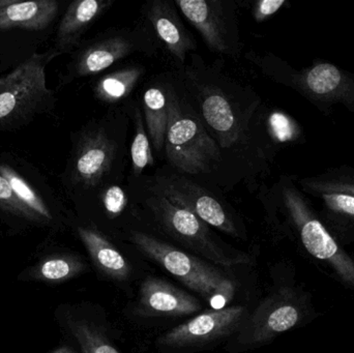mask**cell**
<instances>
[{
    "label": "cell",
    "instance_id": "1",
    "mask_svg": "<svg viewBox=\"0 0 354 353\" xmlns=\"http://www.w3.org/2000/svg\"><path fill=\"white\" fill-rule=\"evenodd\" d=\"M189 57L174 73L218 147L229 191L241 184L259 188L277 153L268 108L249 85L225 73L220 62L207 64L196 53Z\"/></svg>",
    "mask_w": 354,
    "mask_h": 353
},
{
    "label": "cell",
    "instance_id": "2",
    "mask_svg": "<svg viewBox=\"0 0 354 353\" xmlns=\"http://www.w3.org/2000/svg\"><path fill=\"white\" fill-rule=\"evenodd\" d=\"M130 124V117L120 106L112 107L79 131L66 174L73 192L93 201L106 187L128 178Z\"/></svg>",
    "mask_w": 354,
    "mask_h": 353
},
{
    "label": "cell",
    "instance_id": "3",
    "mask_svg": "<svg viewBox=\"0 0 354 353\" xmlns=\"http://www.w3.org/2000/svg\"><path fill=\"white\" fill-rule=\"evenodd\" d=\"M169 108L164 158L174 171L189 176L214 191H227L222 155L202 124L174 72L159 75Z\"/></svg>",
    "mask_w": 354,
    "mask_h": 353
},
{
    "label": "cell",
    "instance_id": "4",
    "mask_svg": "<svg viewBox=\"0 0 354 353\" xmlns=\"http://www.w3.org/2000/svg\"><path fill=\"white\" fill-rule=\"evenodd\" d=\"M128 182L139 220L216 265L229 267L247 263L245 256L228 254L216 242L210 226L162 194L149 175L143 174L139 178L129 175Z\"/></svg>",
    "mask_w": 354,
    "mask_h": 353
},
{
    "label": "cell",
    "instance_id": "5",
    "mask_svg": "<svg viewBox=\"0 0 354 353\" xmlns=\"http://www.w3.org/2000/svg\"><path fill=\"white\" fill-rule=\"evenodd\" d=\"M263 195L266 204L284 213L306 250L326 263L344 285L354 290V259L343 250L319 213L297 187V178L281 176Z\"/></svg>",
    "mask_w": 354,
    "mask_h": 353
},
{
    "label": "cell",
    "instance_id": "6",
    "mask_svg": "<svg viewBox=\"0 0 354 353\" xmlns=\"http://www.w3.org/2000/svg\"><path fill=\"white\" fill-rule=\"evenodd\" d=\"M245 56L270 80L297 91L324 115L332 116L336 105L344 106L354 115L353 73L322 59L297 70L274 54L249 52Z\"/></svg>",
    "mask_w": 354,
    "mask_h": 353
},
{
    "label": "cell",
    "instance_id": "7",
    "mask_svg": "<svg viewBox=\"0 0 354 353\" xmlns=\"http://www.w3.org/2000/svg\"><path fill=\"white\" fill-rule=\"evenodd\" d=\"M128 240L143 254L199 294L212 310L227 308V305L234 298L236 290L234 281L218 267L137 228H129Z\"/></svg>",
    "mask_w": 354,
    "mask_h": 353
},
{
    "label": "cell",
    "instance_id": "8",
    "mask_svg": "<svg viewBox=\"0 0 354 353\" xmlns=\"http://www.w3.org/2000/svg\"><path fill=\"white\" fill-rule=\"evenodd\" d=\"M60 54L54 48L35 53L0 79V132L22 128L50 111L54 93L46 85V66Z\"/></svg>",
    "mask_w": 354,
    "mask_h": 353
},
{
    "label": "cell",
    "instance_id": "9",
    "mask_svg": "<svg viewBox=\"0 0 354 353\" xmlns=\"http://www.w3.org/2000/svg\"><path fill=\"white\" fill-rule=\"evenodd\" d=\"M159 44L147 23L135 26L108 29L83 41L73 54L62 82L93 76L134 54L153 56Z\"/></svg>",
    "mask_w": 354,
    "mask_h": 353
},
{
    "label": "cell",
    "instance_id": "10",
    "mask_svg": "<svg viewBox=\"0 0 354 353\" xmlns=\"http://www.w3.org/2000/svg\"><path fill=\"white\" fill-rule=\"evenodd\" d=\"M158 190L176 204L195 213L208 226L216 228L233 238H239L234 217L218 197L216 191L201 182L174 171L169 166H160L149 175Z\"/></svg>",
    "mask_w": 354,
    "mask_h": 353
},
{
    "label": "cell",
    "instance_id": "11",
    "mask_svg": "<svg viewBox=\"0 0 354 353\" xmlns=\"http://www.w3.org/2000/svg\"><path fill=\"white\" fill-rule=\"evenodd\" d=\"M177 10L201 35L212 52L235 57L241 44L236 2L232 0H174Z\"/></svg>",
    "mask_w": 354,
    "mask_h": 353
},
{
    "label": "cell",
    "instance_id": "12",
    "mask_svg": "<svg viewBox=\"0 0 354 353\" xmlns=\"http://www.w3.org/2000/svg\"><path fill=\"white\" fill-rule=\"evenodd\" d=\"M307 315L305 296L292 288H282L259 305L237 333L243 347L264 345L297 327Z\"/></svg>",
    "mask_w": 354,
    "mask_h": 353
},
{
    "label": "cell",
    "instance_id": "13",
    "mask_svg": "<svg viewBox=\"0 0 354 353\" xmlns=\"http://www.w3.org/2000/svg\"><path fill=\"white\" fill-rule=\"evenodd\" d=\"M247 318V308L241 306L206 311L167 332L158 344L168 350L201 348L239 333Z\"/></svg>",
    "mask_w": 354,
    "mask_h": 353
},
{
    "label": "cell",
    "instance_id": "14",
    "mask_svg": "<svg viewBox=\"0 0 354 353\" xmlns=\"http://www.w3.org/2000/svg\"><path fill=\"white\" fill-rule=\"evenodd\" d=\"M143 22L155 35L160 48H163L176 62V68L185 66L187 57L197 50V41L185 26L174 0H151L141 10Z\"/></svg>",
    "mask_w": 354,
    "mask_h": 353
},
{
    "label": "cell",
    "instance_id": "15",
    "mask_svg": "<svg viewBox=\"0 0 354 353\" xmlns=\"http://www.w3.org/2000/svg\"><path fill=\"white\" fill-rule=\"evenodd\" d=\"M139 309L149 316H185L199 312L201 303L165 280L149 277L141 284Z\"/></svg>",
    "mask_w": 354,
    "mask_h": 353
},
{
    "label": "cell",
    "instance_id": "16",
    "mask_svg": "<svg viewBox=\"0 0 354 353\" xmlns=\"http://www.w3.org/2000/svg\"><path fill=\"white\" fill-rule=\"evenodd\" d=\"M114 0H76L68 6L56 32L54 49L62 55L76 50L88 29L113 6Z\"/></svg>",
    "mask_w": 354,
    "mask_h": 353
},
{
    "label": "cell",
    "instance_id": "17",
    "mask_svg": "<svg viewBox=\"0 0 354 353\" xmlns=\"http://www.w3.org/2000/svg\"><path fill=\"white\" fill-rule=\"evenodd\" d=\"M58 12L59 2L56 0H0V30H43L55 20Z\"/></svg>",
    "mask_w": 354,
    "mask_h": 353
},
{
    "label": "cell",
    "instance_id": "18",
    "mask_svg": "<svg viewBox=\"0 0 354 353\" xmlns=\"http://www.w3.org/2000/svg\"><path fill=\"white\" fill-rule=\"evenodd\" d=\"M77 232L95 267L104 275L118 281H124L130 277V265L103 232L91 226H79Z\"/></svg>",
    "mask_w": 354,
    "mask_h": 353
},
{
    "label": "cell",
    "instance_id": "19",
    "mask_svg": "<svg viewBox=\"0 0 354 353\" xmlns=\"http://www.w3.org/2000/svg\"><path fill=\"white\" fill-rule=\"evenodd\" d=\"M141 107L153 151L158 157H164L169 108L167 93L160 76L156 77L155 81L145 88Z\"/></svg>",
    "mask_w": 354,
    "mask_h": 353
},
{
    "label": "cell",
    "instance_id": "20",
    "mask_svg": "<svg viewBox=\"0 0 354 353\" xmlns=\"http://www.w3.org/2000/svg\"><path fill=\"white\" fill-rule=\"evenodd\" d=\"M147 68L143 64H124L107 73L95 81L93 91L95 99L111 107H120L128 103L131 95L145 77Z\"/></svg>",
    "mask_w": 354,
    "mask_h": 353
},
{
    "label": "cell",
    "instance_id": "21",
    "mask_svg": "<svg viewBox=\"0 0 354 353\" xmlns=\"http://www.w3.org/2000/svg\"><path fill=\"white\" fill-rule=\"evenodd\" d=\"M122 107L126 110L131 122H133L135 130L130 146L131 171L129 175L133 178H139L143 175L145 168L155 166L153 147L147 134L140 104L129 101Z\"/></svg>",
    "mask_w": 354,
    "mask_h": 353
},
{
    "label": "cell",
    "instance_id": "22",
    "mask_svg": "<svg viewBox=\"0 0 354 353\" xmlns=\"http://www.w3.org/2000/svg\"><path fill=\"white\" fill-rule=\"evenodd\" d=\"M297 184L304 194L348 195L354 198V167L348 165L328 168L322 173L308 178H297Z\"/></svg>",
    "mask_w": 354,
    "mask_h": 353
},
{
    "label": "cell",
    "instance_id": "23",
    "mask_svg": "<svg viewBox=\"0 0 354 353\" xmlns=\"http://www.w3.org/2000/svg\"><path fill=\"white\" fill-rule=\"evenodd\" d=\"M84 269V263L72 255H52L37 263L29 277L46 283H62L80 275Z\"/></svg>",
    "mask_w": 354,
    "mask_h": 353
},
{
    "label": "cell",
    "instance_id": "24",
    "mask_svg": "<svg viewBox=\"0 0 354 353\" xmlns=\"http://www.w3.org/2000/svg\"><path fill=\"white\" fill-rule=\"evenodd\" d=\"M93 202L109 221H116L126 215L137 218L136 209L129 190L128 178L124 182L109 184L100 191Z\"/></svg>",
    "mask_w": 354,
    "mask_h": 353
},
{
    "label": "cell",
    "instance_id": "25",
    "mask_svg": "<svg viewBox=\"0 0 354 353\" xmlns=\"http://www.w3.org/2000/svg\"><path fill=\"white\" fill-rule=\"evenodd\" d=\"M0 174L10 182L17 197L35 213L44 224L49 223L53 220L51 211L46 204L44 199L39 196L37 191L33 190L32 187L10 166L0 163Z\"/></svg>",
    "mask_w": 354,
    "mask_h": 353
},
{
    "label": "cell",
    "instance_id": "26",
    "mask_svg": "<svg viewBox=\"0 0 354 353\" xmlns=\"http://www.w3.org/2000/svg\"><path fill=\"white\" fill-rule=\"evenodd\" d=\"M68 327L82 353H120L95 323L85 319H71Z\"/></svg>",
    "mask_w": 354,
    "mask_h": 353
},
{
    "label": "cell",
    "instance_id": "27",
    "mask_svg": "<svg viewBox=\"0 0 354 353\" xmlns=\"http://www.w3.org/2000/svg\"><path fill=\"white\" fill-rule=\"evenodd\" d=\"M0 211L25 221L44 224L43 221L17 197L10 182L1 174H0Z\"/></svg>",
    "mask_w": 354,
    "mask_h": 353
},
{
    "label": "cell",
    "instance_id": "28",
    "mask_svg": "<svg viewBox=\"0 0 354 353\" xmlns=\"http://www.w3.org/2000/svg\"><path fill=\"white\" fill-rule=\"evenodd\" d=\"M288 4L286 0H259L253 8V18L256 22L261 23L278 12L283 6Z\"/></svg>",
    "mask_w": 354,
    "mask_h": 353
},
{
    "label": "cell",
    "instance_id": "29",
    "mask_svg": "<svg viewBox=\"0 0 354 353\" xmlns=\"http://www.w3.org/2000/svg\"><path fill=\"white\" fill-rule=\"evenodd\" d=\"M52 353H77V352H75V350H73V348H71L70 346L64 345V346H60L59 348H57V350H54V352Z\"/></svg>",
    "mask_w": 354,
    "mask_h": 353
}]
</instances>
